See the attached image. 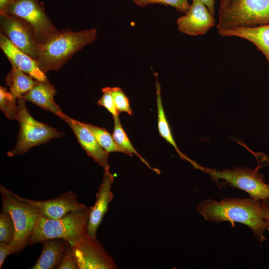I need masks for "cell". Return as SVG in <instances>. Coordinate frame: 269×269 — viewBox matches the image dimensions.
<instances>
[{
	"mask_svg": "<svg viewBox=\"0 0 269 269\" xmlns=\"http://www.w3.org/2000/svg\"><path fill=\"white\" fill-rule=\"evenodd\" d=\"M218 30L269 24V0H221Z\"/></svg>",
	"mask_w": 269,
	"mask_h": 269,
	"instance_id": "obj_4",
	"label": "cell"
},
{
	"mask_svg": "<svg viewBox=\"0 0 269 269\" xmlns=\"http://www.w3.org/2000/svg\"><path fill=\"white\" fill-rule=\"evenodd\" d=\"M0 47L12 66L19 68L36 80H48L37 62L19 49L1 32L0 33Z\"/></svg>",
	"mask_w": 269,
	"mask_h": 269,
	"instance_id": "obj_15",
	"label": "cell"
},
{
	"mask_svg": "<svg viewBox=\"0 0 269 269\" xmlns=\"http://www.w3.org/2000/svg\"><path fill=\"white\" fill-rule=\"evenodd\" d=\"M263 205L264 206V207L265 208V217L266 220L269 222V210L263 204Z\"/></svg>",
	"mask_w": 269,
	"mask_h": 269,
	"instance_id": "obj_32",
	"label": "cell"
},
{
	"mask_svg": "<svg viewBox=\"0 0 269 269\" xmlns=\"http://www.w3.org/2000/svg\"><path fill=\"white\" fill-rule=\"evenodd\" d=\"M0 193H7L30 205L40 216L49 219H57L66 214L84 209L87 206L79 202L77 195L72 191L60 194L55 198L47 200L28 199L15 194L2 185Z\"/></svg>",
	"mask_w": 269,
	"mask_h": 269,
	"instance_id": "obj_10",
	"label": "cell"
},
{
	"mask_svg": "<svg viewBox=\"0 0 269 269\" xmlns=\"http://www.w3.org/2000/svg\"><path fill=\"white\" fill-rule=\"evenodd\" d=\"M15 235V227L11 216L2 211L0 214V242L11 244Z\"/></svg>",
	"mask_w": 269,
	"mask_h": 269,
	"instance_id": "obj_24",
	"label": "cell"
},
{
	"mask_svg": "<svg viewBox=\"0 0 269 269\" xmlns=\"http://www.w3.org/2000/svg\"><path fill=\"white\" fill-rule=\"evenodd\" d=\"M204 3L208 8L211 13L215 15V0H198Z\"/></svg>",
	"mask_w": 269,
	"mask_h": 269,
	"instance_id": "obj_30",
	"label": "cell"
},
{
	"mask_svg": "<svg viewBox=\"0 0 269 269\" xmlns=\"http://www.w3.org/2000/svg\"><path fill=\"white\" fill-rule=\"evenodd\" d=\"M89 208L70 212L57 219H49L38 215L29 241V245L51 239H61L72 244L86 230Z\"/></svg>",
	"mask_w": 269,
	"mask_h": 269,
	"instance_id": "obj_3",
	"label": "cell"
},
{
	"mask_svg": "<svg viewBox=\"0 0 269 269\" xmlns=\"http://www.w3.org/2000/svg\"><path fill=\"white\" fill-rule=\"evenodd\" d=\"M110 90L118 112L119 113L126 112L129 115H133L128 98L122 89L118 87H110Z\"/></svg>",
	"mask_w": 269,
	"mask_h": 269,
	"instance_id": "obj_25",
	"label": "cell"
},
{
	"mask_svg": "<svg viewBox=\"0 0 269 269\" xmlns=\"http://www.w3.org/2000/svg\"><path fill=\"white\" fill-rule=\"evenodd\" d=\"M185 14L176 22L179 30L184 34L193 36L204 34L215 25L214 15L198 0H192Z\"/></svg>",
	"mask_w": 269,
	"mask_h": 269,
	"instance_id": "obj_12",
	"label": "cell"
},
{
	"mask_svg": "<svg viewBox=\"0 0 269 269\" xmlns=\"http://www.w3.org/2000/svg\"><path fill=\"white\" fill-rule=\"evenodd\" d=\"M218 33L222 36L238 37L251 42L263 53L269 63V24L220 30Z\"/></svg>",
	"mask_w": 269,
	"mask_h": 269,
	"instance_id": "obj_17",
	"label": "cell"
},
{
	"mask_svg": "<svg viewBox=\"0 0 269 269\" xmlns=\"http://www.w3.org/2000/svg\"><path fill=\"white\" fill-rule=\"evenodd\" d=\"M114 179V175L109 170H105L102 182L96 194L95 202L89 208L86 230L92 238H97L98 229L108 211L110 203L113 200L114 196L111 189Z\"/></svg>",
	"mask_w": 269,
	"mask_h": 269,
	"instance_id": "obj_13",
	"label": "cell"
},
{
	"mask_svg": "<svg viewBox=\"0 0 269 269\" xmlns=\"http://www.w3.org/2000/svg\"><path fill=\"white\" fill-rule=\"evenodd\" d=\"M140 6H145L151 3H160L166 5H170L175 7L178 11L185 13L190 5L188 0H133Z\"/></svg>",
	"mask_w": 269,
	"mask_h": 269,
	"instance_id": "obj_26",
	"label": "cell"
},
{
	"mask_svg": "<svg viewBox=\"0 0 269 269\" xmlns=\"http://www.w3.org/2000/svg\"><path fill=\"white\" fill-rule=\"evenodd\" d=\"M0 32L35 60L38 43L31 26L23 19L7 14H0Z\"/></svg>",
	"mask_w": 269,
	"mask_h": 269,
	"instance_id": "obj_11",
	"label": "cell"
},
{
	"mask_svg": "<svg viewBox=\"0 0 269 269\" xmlns=\"http://www.w3.org/2000/svg\"><path fill=\"white\" fill-rule=\"evenodd\" d=\"M103 95L97 105L105 107L114 116L119 115L115 104L114 100L111 92L110 87H107L102 89Z\"/></svg>",
	"mask_w": 269,
	"mask_h": 269,
	"instance_id": "obj_27",
	"label": "cell"
},
{
	"mask_svg": "<svg viewBox=\"0 0 269 269\" xmlns=\"http://www.w3.org/2000/svg\"><path fill=\"white\" fill-rule=\"evenodd\" d=\"M16 99L7 89L0 87V108L8 119L16 120L17 116Z\"/></svg>",
	"mask_w": 269,
	"mask_h": 269,
	"instance_id": "obj_23",
	"label": "cell"
},
{
	"mask_svg": "<svg viewBox=\"0 0 269 269\" xmlns=\"http://www.w3.org/2000/svg\"><path fill=\"white\" fill-rule=\"evenodd\" d=\"M5 14L18 17L32 28L38 43L57 29L52 24L39 0H13Z\"/></svg>",
	"mask_w": 269,
	"mask_h": 269,
	"instance_id": "obj_9",
	"label": "cell"
},
{
	"mask_svg": "<svg viewBox=\"0 0 269 269\" xmlns=\"http://www.w3.org/2000/svg\"><path fill=\"white\" fill-rule=\"evenodd\" d=\"M56 93L55 87L48 80L45 81L36 80L33 87L20 97L45 111L55 114L62 119L65 114L54 101V96Z\"/></svg>",
	"mask_w": 269,
	"mask_h": 269,
	"instance_id": "obj_16",
	"label": "cell"
},
{
	"mask_svg": "<svg viewBox=\"0 0 269 269\" xmlns=\"http://www.w3.org/2000/svg\"><path fill=\"white\" fill-rule=\"evenodd\" d=\"M5 81L9 87L10 92L17 99L29 91L34 85L36 80L19 68L12 66Z\"/></svg>",
	"mask_w": 269,
	"mask_h": 269,
	"instance_id": "obj_20",
	"label": "cell"
},
{
	"mask_svg": "<svg viewBox=\"0 0 269 269\" xmlns=\"http://www.w3.org/2000/svg\"><path fill=\"white\" fill-rule=\"evenodd\" d=\"M202 170L210 175L216 182L223 180L231 187L247 192L251 198L257 200H269V184L265 182L262 174L251 168L237 167L232 170L203 168Z\"/></svg>",
	"mask_w": 269,
	"mask_h": 269,
	"instance_id": "obj_6",
	"label": "cell"
},
{
	"mask_svg": "<svg viewBox=\"0 0 269 269\" xmlns=\"http://www.w3.org/2000/svg\"><path fill=\"white\" fill-rule=\"evenodd\" d=\"M42 250L31 269H52L57 268L63 258L68 242L61 239H51L41 242Z\"/></svg>",
	"mask_w": 269,
	"mask_h": 269,
	"instance_id": "obj_18",
	"label": "cell"
},
{
	"mask_svg": "<svg viewBox=\"0 0 269 269\" xmlns=\"http://www.w3.org/2000/svg\"><path fill=\"white\" fill-rule=\"evenodd\" d=\"M263 204L269 210V200H262Z\"/></svg>",
	"mask_w": 269,
	"mask_h": 269,
	"instance_id": "obj_33",
	"label": "cell"
},
{
	"mask_svg": "<svg viewBox=\"0 0 269 269\" xmlns=\"http://www.w3.org/2000/svg\"><path fill=\"white\" fill-rule=\"evenodd\" d=\"M62 120L70 127L78 143L86 153L102 166L105 170H109V153L100 145L93 134L83 123L74 120L66 115Z\"/></svg>",
	"mask_w": 269,
	"mask_h": 269,
	"instance_id": "obj_14",
	"label": "cell"
},
{
	"mask_svg": "<svg viewBox=\"0 0 269 269\" xmlns=\"http://www.w3.org/2000/svg\"><path fill=\"white\" fill-rule=\"evenodd\" d=\"M77 269H116L118 266L97 238L86 230L81 237L70 244Z\"/></svg>",
	"mask_w": 269,
	"mask_h": 269,
	"instance_id": "obj_8",
	"label": "cell"
},
{
	"mask_svg": "<svg viewBox=\"0 0 269 269\" xmlns=\"http://www.w3.org/2000/svg\"><path fill=\"white\" fill-rule=\"evenodd\" d=\"M95 28L73 31L71 29L57 30L39 43L35 61L45 74L58 71L78 51L96 38Z\"/></svg>",
	"mask_w": 269,
	"mask_h": 269,
	"instance_id": "obj_2",
	"label": "cell"
},
{
	"mask_svg": "<svg viewBox=\"0 0 269 269\" xmlns=\"http://www.w3.org/2000/svg\"><path fill=\"white\" fill-rule=\"evenodd\" d=\"M11 254H12V250L10 244L0 242V268L6 258Z\"/></svg>",
	"mask_w": 269,
	"mask_h": 269,
	"instance_id": "obj_29",
	"label": "cell"
},
{
	"mask_svg": "<svg viewBox=\"0 0 269 269\" xmlns=\"http://www.w3.org/2000/svg\"><path fill=\"white\" fill-rule=\"evenodd\" d=\"M197 211L211 222H238L249 227L260 243L266 241L268 230L262 201L250 198H227L219 201L207 199L199 203Z\"/></svg>",
	"mask_w": 269,
	"mask_h": 269,
	"instance_id": "obj_1",
	"label": "cell"
},
{
	"mask_svg": "<svg viewBox=\"0 0 269 269\" xmlns=\"http://www.w3.org/2000/svg\"><path fill=\"white\" fill-rule=\"evenodd\" d=\"M57 269H77L71 245L69 242L67 243L62 260Z\"/></svg>",
	"mask_w": 269,
	"mask_h": 269,
	"instance_id": "obj_28",
	"label": "cell"
},
{
	"mask_svg": "<svg viewBox=\"0 0 269 269\" xmlns=\"http://www.w3.org/2000/svg\"><path fill=\"white\" fill-rule=\"evenodd\" d=\"M113 118L114 125L112 136L117 144L124 151L125 154L130 156L133 154L136 155L148 168L159 174L160 170L152 167L134 148L121 125L119 115L114 116Z\"/></svg>",
	"mask_w": 269,
	"mask_h": 269,
	"instance_id": "obj_21",
	"label": "cell"
},
{
	"mask_svg": "<svg viewBox=\"0 0 269 269\" xmlns=\"http://www.w3.org/2000/svg\"><path fill=\"white\" fill-rule=\"evenodd\" d=\"M17 116L16 120L19 126L16 144L14 148L9 151V157L21 155L31 147L48 142L54 138H60L64 133L40 122L29 113L25 100L21 97L17 99Z\"/></svg>",
	"mask_w": 269,
	"mask_h": 269,
	"instance_id": "obj_5",
	"label": "cell"
},
{
	"mask_svg": "<svg viewBox=\"0 0 269 269\" xmlns=\"http://www.w3.org/2000/svg\"><path fill=\"white\" fill-rule=\"evenodd\" d=\"M83 124L93 134L100 145L108 153L119 152L125 153L124 151L115 142L112 135L107 129L85 123Z\"/></svg>",
	"mask_w": 269,
	"mask_h": 269,
	"instance_id": "obj_22",
	"label": "cell"
},
{
	"mask_svg": "<svg viewBox=\"0 0 269 269\" xmlns=\"http://www.w3.org/2000/svg\"><path fill=\"white\" fill-rule=\"evenodd\" d=\"M13 0H0V14L6 13L7 8Z\"/></svg>",
	"mask_w": 269,
	"mask_h": 269,
	"instance_id": "obj_31",
	"label": "cell"
},
{
	"mask_svg": "<svg viewBox=\"0 0 269 269\" xmlns=\"http://www.w3.org/2000/svg\"><path fill=\"white\" fill-rule=\"evenodd\" d=\"M268 230H269V222L268 221Z\"/></svg>",
	"mask_w": 269,
	"mask_h": 269,
	"instance_id": "obj_34",
	"label": "cell"
},
{
	"mask_svg": "<svg viewBox=\"0 0 269 269\" xmlns=\"http://www.w3.org/2000/svg\"><path fill=\"white\" fill-rule=\"evenodd\" d=\"M155 86L157 109V127L159 135L174 147L176 152L181 158L188 161L196 168L199 169L200 166L198 165L195 162L191 160L180 151L174 139L170 126L164 111L161 96L160 85L157 81V74H156Z\"/></svg>",
	"mask_w": 269,
	"mask_h": 269,
	"instance_id": "obj_19",
	"label": "cell"
},
{
	"mask_svg": "<svg viewBox=\"0 0 269 269\" xmlns=\"http://www.w3.org/2000/svg\"><path fill=\"white\" fill-rule=\"evenodd\" d=\"M1 195L2 211L8 213L14 223L15 235L10 245L12 254H17L28 244L39 214L26 202L7 193Z\"/></svg>",
	"mask_w": 269,
	"mask_h": 269,
	"instance_id": "obj_7",
	"label": "cell"
}]
</instances>
